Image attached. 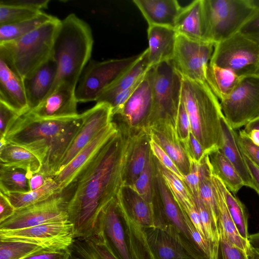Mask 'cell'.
<instances>
[{"mask_svg": "<svg viewBox=\"0 0 259 259\" xmlns=\"http://www.w3.org/2000/svg\"><path fill=\"white\" fill-rule=\"evenodd\" d=\"M118 128L60 193L67 203L75 239H85L94 234L101 211L123 185L135 134L120 125Z\"/></svg>", "mask_w": 259, "mask_h": 259, "instance_id": "1", "label": "cell"}, {"mask_svg": "<svg viewBox=\"0 0 259 259\" xmlns=\"http://www.w3.org/2000/svg\"><path fill=\"white\" fill-rule=\"evenodd\" d=\"M82 123L81 114L54 119H39L24 114L10 126L5 139L34 153L41 161L40 171L53 177Z\"/></svg>", "mask_w": 259, "mask_h": 259, "instance_id": "2", "label": "cell"}, {"mask_svg": "<svg viewBox=\"0 0 259 259\" xmlns=\"http://www.w3.org/2000/svg\"><path fill=\"white\" fill-rule=\"evenodd\" d=\"M93 44L92 31L86 22L72 13L61 20L51 54L57 74L50 93L61 83L76 88L90 60Z\"/></svg>", "mask_w": 259, "mask_h": 259, "instance_id": "3", "label": "cell"}, {"mask_svg": "<svg viewBox=\"0 0 259 259\" xmlns=\"http://www.w3.org/2000/svg\"><path fill=\"white\" fill-rule=\"evenodd\" d=\"M181 98L188 114L191 133L206 154L222 145L221 120L224 116L220 103L206 83L182 76Z\"/></svg>", "mask_w": 259, "mask_h": 259, "instance_id": "4", "label": "cell"}, {"mask_svg": "<svg viewBox=\"0 0 259 259\" xmlns=\"http://www.w3.org/2000/svg\"><path fill=\"white\" fill-rule=\"evenodd\" d=\"M153 206L154 227L174 237L197 259H213L209 244L182 212L156 166Z\"/></svg>", "mask_w": 259, "mask_h": 259, "instance_id": "5", "label": "cell"}, {"mask_svg": "<svg viewBox=\"0 0 259 259\" xmlns=\"http://www.w3.org/2000/svg\"><path fill=\"white\" fill-rule=\"evenodd\" d=\"M61 22L56 17L19 38L0 43V57L25 78L51 56Z\"/></svg>", "mask_w": 259, "mask_h": 259, "instance_id": "6", "label": "cell"}, {"mask_svg": "<svg viewBox=\"0 0 259 259\" xmlns=\"http://www.w3.org/2000/svg\"><path fill=\"white\" fill-rule=\"evenodd\" d=\"M209 41L215 44L239 32L256 11L249 0H203Z\"/></svg>", "mask_w": 259, "mask_h": 259, "instance_id": "7", "label": "cell"}, {"mask_svg": "<svg viewBox=\"0 0 259 259\" xmlns=\"http://www.w3.org/2000/svg\"><path fill=\"white\" fill-rule=\"evenodd\" d=\"M209 63L239 77L259 76V45L240 32L215 44Z\"/></svg>", "mask_w": 259, "mask_h": 259, "instance_id": "8", "label": "cell"}, {"mask_svg": "<svg viewBox=\"0 0 259 259\" xmlns=\"http://www.w3.org/2000/svg\"><path fill=\"white\" fill-rule=\"evenodd\" d=\"M103 61L90 60L83 69L75 88L78 102L97 101L102 93L119 77L140 57Z\"/></svg>", "mask_w": 259, "mask_h": 259, "instance_id": "9", "label": "cell"}, {"mask_svg": "<svg viewBox=\"0 0 259 259\" xmlns=\"http://www.w3.org/2000/svg\"><path fill=\"white\" fill-rule=\"evenodd\" d=\"M182 86V76L172 60L154 66L153 109L150 126L161 119L169 120L176 124Z\"/></svg>", "mask_w": 259, "mask_h": 259, "instance_id": "10", "label": "cell"}, {"mask_svg": "<svg viewBox=\"0 0 259 259\" xmlns=\"http://www.w3.org/2000/svg\"><path fill=\"white\" fill-rule=\"evenodd\" d=\"M154 66L151 67L136 89L118 108L112 111V119L132 134L149 133L153 109Z\"/></svg>", "mask_w": 259, "mask_h": 259, "instance_id": "11", "label": "cell"}, {"mask_svg": "<svg viewBox=\"0 0 259 259\" xmlns=\"http://www.w3.org/2000/svg\"><path fill=\"white\" fill-rule=\"evenodd\" d=\"M220 104L225 119L234 130L245 126L259 115V76L240 77Z\"/></svg>", "mask_w": 259, "mask_h": 259, "instance_id": "12", "label": "cell"}, {"mask_svg": "<svg viewBox=\"0 0 259 259\" xmlns=\"http://www.w3.org/2000/svg\"><path fill=\"white\" fill-rule=\"evenodd\" d=\"M0 240L26 242L49 250H70L75 237L73 226L67 221L19 229L0 230Z\"/></svg>", "mask_w": 259, "mask_h": 259, "instance_id": "13", "label": "cell"}, {"mask_svg": "<svg viewBox=\"0 0 259 259\" xmlns=\"http://www.w3.org/2000/svg\"><path fill=\"white\" fill-rule=\"evenodd\" d=\"M94 234L103 238L108 248L117 259H137L126 223L116 197L101 211Z\"/></svg>", "mask_w": 259, "mask_h": 259, "instance_id": "14", "label": "cell"}, {"mask_svg": "<svg viewBox=\"0 0 259 259\" xmlns=\"http://www.w3.org/2000/svg\"><path fill=\"white\" fill-rule=\"evenodd\" d=\"M214 46L212 42L194 40L178 34L172 59L176 69L182 76L205 82Z\"/></svg>", "mask_w": 259, "mask_h": 259, "instance_id": "15", "label": "cell"}, {"mask_svg": "<svg viewBox=\"0 0 259 259\" xmlns=\"http://www.w3.org/2000/svg\"><path fill=\"white\" fill-rule=\"evenodd\" d=\"M67 221H69L67 203L60 194L44 201L16 209L13 215L0 223V230L19 229Z\"/></svg>", "mask_w": 259, "mask_h": 259, "instance_id": "16", "label": "cell"}, {"mask_svg": "<svg viewBox=\"0 0 259 259\" xmlns=\"http://www.w3.org/2000/svg\"><path fill=\"white\" fill-rule=\"evenodd\" d=\"M81 115L82 124L58 165L54 176L63 169L102 129L112 121V108L106 103H96Z\"/></svg>", "mask_w": 259, "mask_h": 259, "instance_id": "17", "label": "cell"}, {"mask_svg": "<svg viewBox=\"0 0 259 259\" xmlns=\"http://www.w3.org/2000/svg\"><path fill=\"white\" fill-rule=\"evenodd\" d=\"M75 91V88L61 83L36 107L25 114L39 119L76 116L79 114Z\"/></svg>", "mask_w": 259, "mask_h": 259, "instance_id": "18", "label": "cell"}, {"mask_svg": "<svg viewBox=\"0 0 259 259\" xmlns=\"http://www.w3.org/2000/svg\"><path fill=\"white\" fill-rule=\"evenodd\" d=\"M149 134L170 157L183 176L188 175L191 170V161L178 137L175 124L168 119L158 120L151 125Z\"/></svg>", "mask_w": 259, "mask_h": 259, "instance_id": "19", "label": "cell"}, {"mask_svg": "<svg viewBox=\"0 0 259 259\" xmlns=\"http://www.w3.org/2000/svg\"><path fill=\"white\" fill-rule=\"evenodd\" d=\"M118 129L117 123L112 121L102 129L63 169L53 177L61 192L71 183L82 168L117 132Z\"/></svg>", "mask_w": 259, "mask_h": 259, "instance_id": "20", "label": "cell"}, {"mask_svg": "<svg viewBox=\"0 0 259 259\" xmlns=\"http://www.w3.org/2000/svg\"><path fill=\"white\" fill-rule=\"evenodd\" d=\"M156 168L185 215L195 229L207 241L195 199L183 181L163 166L155 158Z\"/></svg>", "mask_w": 259, "mask_h": 259, "instance_id": "21", "label": "cell"}, {"mask_svg": "<svg viewBox=\"0 0 259 259\" xmlns=\"http://www.w3.org/2000/svg\"><path fill=\"white\" fill-rule=\"evenodd\" d=\"M57 74V64L51 56L31 74L23 79L29 111L36 107L50 93Z\"/></svg>", "mask_w": 259, "mask_h": 259, "instance_id": "22", "label": "cell"}, {"mask_svg": "<svg viewBox=\"0 0 259 259\" xmlns=\"http://www.w3.org/2000/svg\"><path fill=\"white\" fill-rule=\"evenodd\" d=\"M152 259H197L186 247L164 230L156 227L144 229Z\"/></svg>", "mask_w": 259, "mask_h": 259, "instance_id": "23", "label": "cell"}, {"mask_svg": "<svg viewBox=\"0 0 259 259\" xmlns=\"http://www.w3.org/2000/svg\"><path fill=\"white\" fill-rule=\"evenodd\" d=\"M116 199L126 219L142 228L154 226L153 204L146 201L131 187L123 185Z\"/></svg>", "mask_w": 259, "mask_h": 259, "instance_id": "24", "label": "cell"}, {"mask_svg": "<svg viewBox=\"0 0 259 259\" xmlns=\"http://www.w3.org/2000/svg\"><path fill=\"white\" fill-rule=\"evenodd\" d=\"M0 101L20 115L29 111L22 78L0 57Z\"/></svg>", "mask_w": 259, "mask_h": 259, "instance_id": "25", "label": "cell"}, {"mask_svg": "<svg viewBox=\"0 0 259 259\" xmlns=\"http://www.w3.org/2000/svg\"><path fill=\"white\" fill-rule=\"evenodd\" d=\"M175 29L178 34L188 38L210 41L208 38L203 0H196L182 7L176 19Z\"/></svg>", "mask_w": 259, "mask_h": 259, "instance_id": "26", "label": "cell"}, {"mask_svg": "<svg viewBox=\"0 0 259 259\" xmlns=\"http://www.w3.org/2000/svg\"><path fill=\"white\" fill-rule=\"evenodd\" d=\"M178 33L174 28L148 26L147 38L148 58L151 67L165 61L172 60Z\"/></svg>", "mask_w": 259, "mask_h": 259, "instance_id": "27", "label": "cell"}, {"mask_svg": "<svg viewBox=\"0 0 259 259\" xmlns=\"http://www.w3.org/2000/svg\"><path fill=\"white\" fill-rule=\"evenodd\" d=\"M222 145L219 149L234 165L245 186L256 191V187L248 169L238 141V135L224 116L221 120Z\"/></svg>", "mask_w": 259, "mask_h": 259, "instance_id": "28", "label": "cell"}, {"mask_svg": "<svg viewBox=\"0 0 259 259\" xmlns=\"http://www.w3.org/2000/svg\"><path fill=\"white\" fill-rule=\"evenodd\" d=\"M148 26L175 28L176 19L182 7L176 0H133Z\"/></svg>", "mask_w": 259, "mask_h": 259, "instance_id": "29", "label": "cell"}, {"mask_svg": "<svg viewBox=\"0 0 259 259\" xmlns=\"http://www.w3.org/2000/svg\"><path fill=\"white\" fill-rule=\"evenodd\" d=\"M150 141V135L148 132L143 131L134 135L127 160L123 185H133L144 169L152 153Z\"/></svg>", "mask_w": 259, "mask_h": 259, "instance_id": "30", "label": "cell"}, {"mask_svg": "<svg viewBox=\"0 0 259 259\" xmlns=\"http://www.w3.org/2000/svg\"><path fill=\"white\" fill-rule=\"evenodd\" d=\"M151 67L146 49L139 58L100 96L96 103L108 104L116 96L134 85Z\"/></svg>", "mask_w": 259, "mask_h": 259, "instance_id": "31", "label": "cell"}, {"mask_svg": "<svg viewBox=\"0 0 259 259\" xmlns=\"http://www.w3.org/2000/svg\"><path fill=\"white\" fill-rule=\"evenodd\" d=\"M0 164L18 167L33 174L40 171L39 159L25 147L7 142L0 148Z\"/></svg>", "mask_w": 259, "mask_h": 259, "instance_id": "32", "label": "cell"}, {"mask_svg": "<svg viewBox=\"0 0 259 259\" xmlns=\"http://www.w3.org/2000/svg\"><path fill=\"white\" fill-rule=\"evenodd\" d=\"M240 77L232 70L209 63L206 82L221 101L226 99L238 83Z\"/></svg>", "mask_w": 259, "mask_h": 259, "instance_id": "33", "label": "cell"}, {"mask_svg": "<svg viewBox=\"0 0 259 259\" xmlns=\"http://www.w3.org/2000/svg\"><path fill=\"white\" fill-rule=\"evenodd\" d=\"M61 192V190L56 182L52 177H50L45 184L37 189L26 193H2L16 210L44 201L60 194Z\"/></svg>", "mask_w": 259, "mask_h": 259, "instance_id": "34", "label": "cell"}, {"mask_svg": "<svg viewBox=\"0 0 259 259\" xmlns=\"http://www.w3.org/2000/svg\"><path fill=\"white\" fill-rule=\"evenodd\" d=\"M213 174L224 183L233 194L244 186V183L234 165L218 149L209 155Z\"/></svg>", "mask_w": 259, "mask_h": 259, "instance_id": "35", "label": "cell"}, {"mask_svg": "<svg viewBox=\"0 0 259 259\" xmlns=\"http://www.w3.org/2000/svg\"><path fill=\"white\" fill-rule=\"evenodd\" d=\"M212 179L217 190L218 199L219 207L218 224L222 227L228 239L234 245L247 253L250 246L249 241L244 239L240 236L231 218L221 190L219 178L212 172Z\"/></svg>", "mask_w": 259, "mask_h": 259, "instance_id": "36", "label": "cell"}, {"mask_svg": "<svg viewBox=\"0 0 259 259\" xmlns=\"http://www.w3.org/2000/svg\"><path fill=\"white\" fill-rule=\"evenodd\" d=\"M70 251L81 259H117L97 234L85 239H75Z\"/></svg>", "mask_w": 259, "mask_h": 259, "instance_id": "37", "label": "cell"}, {"mask_svg": "<svg viewBox=\"0 0 259 259\" xmlns=\"http://www.w3.org/2000/svg\"><path fill=\"white\" fill-rule=\"evenodd\" d=\"M0 165V192L8 194L31 191L29 179L32 174L18 167Z\"/></svg>", "mask_w": 259, "mask_h": 259, "instance_id": "38", "label": "cell"}, {"mask_svg": "<svg viewBox=\"0 0 259 259\" xmlns=\"http://www.w3.org/2000/svg\"><path fill=\"white\" fill-rule=\"evenodd\" d=\"M55 17L42 11L32 18L0 25V43L19 38Z\"/></svg>", "mask_w": 259, "mask_h": 259, "instance_id": "39", "label": "cell"}, {"mask_svg": "<svg viewBox=\"0 0 259 259\" xmlns=\"http://www.w3.org/2000/svg\"><path fill=\"white\" fill-rule=\"evenodd\" d=\"M220 180V185L229 212L240 236L248 240V217L241 201L233 195Z\"/></svg>", "mask_w": 259, "mask_h": 259, "instance_id": "40", "label": "cell"}, {"mask_svg": "<svg viewBox=\"0 0 259 259\" xmlns=\"http://www.w3.org/2000/svg\"><path fill=\"white\" fill-rule=\"evenodd\" d=\"M155 169V159L152 153H151L144 169L135 183L133 185L130 186L143 199L152 204L154 196Z\"/></svg>", "mask_w": 259, "mask_h": 259, "instance_id": "41", "label": "cell"}, {"mask_svg": "<svg viewBox=\"0 0 259 259\" xmlns=\"http://www.w3.org/2000/svg\"><path fill=\"white\" fill-rule=\"evenodd\" d=\"M42 249L28 242L0 240V259H23Z\"/></svg>", "mask_w": 259, "mask_h": 259, "instance_id": "42", "label": "cell"}, {"mask_svg": "<svg viewBox=\"0 0 259 259\" xmlns=\"http://www.w3.org/2000/svg\"><path fill=\"white\" fill-rule=\"evenodd\" d=\"M41 12L23 6L8 5L0 2V25L29 19Z\"/></svg>", "mask_w": 259, "mask_h": 259, "instance_id": "43", "label": "cell"}, {"mask_svg": "<svg viewBox=\"0 0 259 259\" xmlns=\"http://www.w3.org/2000/svg\"><path fill=\"white\" fill-rule=\"evenodd\" d=\"M220 241L217 259H248L246 252L232 243L218 224Z\"/></svg>", "mask_w": 259, "mask_h": 259, "instance_id": "44", "label": "cell"}, {"mask_svg": "<svg viewBox=\"0 0 259 259\" xmlns=\"http://www.w3.org/2000/svg\"><path fill=\"white\" fill-rule=\"evenodd\" d=\"M208 158L209 155H207L199 163L191 161L190 171L184 176L183 182L194 198L199 197L200 180Z\"/></svg>", "mask_w": 259, "mask_h": 259, "instance_id": "45", "label": "cell"}, {"mask_svg": "<svg viewBox=\"0 0 259 259\" xmlns=\"http://www.w3.org/2000/svg\"><path fill=\"white\" fill-rule=\"evenodd\" d=\"M175 128L178 137L185 148L191 133V126L188 114L182 98L176 118Z\"/></svg>", "mask_w": 259, "mask_h": 259, "instance_id": "46", "label": "cell"}, {"mask_svg": "<svg viewBox=\"0 0 259 259\" xmlns=\"http://www.w3.org/2000/svg\"><path fill=\"white\" fill-rule=\"evenodd\" d=\"M150 145L153 155L159 163L183 181L184 177L181 173L174 161L162 148L154 141L151 137Z\"/></svg>", "mask_w": 259, "mask_h": 259, "instance_id": "47", "label": "cell"}, {"mask_svg": "<svg viewBox=\"0 0 259 259\" xmlns=\"http://www.w3.org/2000/svg\"><path fill=\"white\" fill-rule=\"evenodd\" d=\"M20 115L13 108L0 101V138H5L10 126Z\"/></svg>", "mask_w": 259, "mask_h": 259, "instance_id": "48", "label": "cell"}, {"mask_svg": "<svg viewBox=\"0 0 259 259\" xmlns=\"http://www.w3.org/2000/svg\"><path fill=\"white\" fill-rule=\"evenodd\" d=\"M238 135L242 150L254 161L259 164V146L254 143L243 130L240 131Z\"/></svg>", "mask_w": 259, "mask_h": 259, "instance_id": "49", "label": "cell"}, {"mask_svg": "<svg viewBox=\"0 0 259 259\" xmlns=\"http://www.w3.org/2000/svg\"><path fill=\"white\" fill-rule=\"evenodd\" d=\"M190 161L200 163L207 155L199 141L192 133L190 134L189 139L187 146L185 147Z\"/></svg>", "mask_w": 259, "mask_h": 259, "instance_id": "50", "label": "cell"}, {"mask_svg": "<svg viewBox=\"0 0 259 259\" xmlns=\"http://www.w3.org/2000/svg\"><path fill=\"white\" fill-rule=\"evenodd\" d=\"M239 32L259 45V10H256Z\"/></svg>", "mask_w": 259, "mask_h": 259, "instance_id": "51", "label": "cell"}, {"mask_svg": "<svg viewBox=\"0 0 259 259\" xmlns=\"http://www.w3.org/2000/svg\"><path fill=\"white\" fill-rule=\"evenodd\" d=\"M70 250H49L42 249L23 259H70Z\"/></svg>", "mask_w": 259, "mask_h": 259, "instance_id": "52", "label": "cell"}, {"mask_svg": "<svg viewBox=\"0 0 259 259\" xmlns=\"http://www.w3.org/2000/svg\"><path fill=\"white\" fill-rule=\"evenodd\" d=\"M49 0H9L1 1V3L8 5H20L39 11H44L48 7Z\"/></svg>", "mask_w": 259, "mask_h": 259, "instance_id": "53", "label": "cell"}, {"mask_svg": "<svg viewBox=\"0 0 259 259\" xmlns=\"http://www.w3.org/2000/svg\"><path fill=\"white\" fill-rule=\"evenodd\" d=\"M243 131L254 143L259 146V115L248 122Z\"/></svg>", "mask_w": 259, "mask_h": 259, "instance_id": "54", "label": "cell"}, {"mask_svg": "<svg viewBox=\"0 0 259 259\" xmlns=\"http://www.w3.org/2000/svg\"><path fill=\"white\" fill-rule=\"evenodd\" d=\"M16 209L7 198L0 192V223L13 215Z\"/></svg>", "mask_w": 259, "mask_h": 259, "instance_id": "55", "label": "cell"}, {"mask_svg": "<svg viewBox=\"0 0 259 259\" xmlns=\"http://www.w3.org/2000/svg\"><path fill=\"white\" fill-rule=\"evenodd\" d=\"M242 151L248 169L256 185V192L259 195V164L254 161L242 150Z\"/></svg>", "mask_w": 259, "mask_h": 259, "instance_id": "56", "label": "cell"}, {"mask_svg": "<svg viewBox=\"0 0 259 259\" xmlns=\"http://www.w3.org/2000/svg\"><path fill=\"white\" fill-rule=\"evenodd\" d=\"M48 177L41 171L32 175L29 179V184L31 191L41 187L45 183Z\"/></svg>", "mask_w": 259, "mask_h": 259, "instance_id": "57", "label": "cell"}, {"mask_svg": "<svg viewBox=\"0 0 259 259\" xmlns=\"http://www.w3.org/2000/svg\"><path fill=\"white\" fill-rule=\"evenodd\" d=\"M248 241L250 245L259 251V232L249 235Z\"/></svg>", "mask_w": 259, "mask_h": 259, "instance_id": "58", "label": "cell"}, {"mask_svg": "<svg viewBox=\"0 0 259 259\" xmlns=\"http://www.w3.org/2000/svg\"><path fill=\"white\" fill-rule=\"evenodd\" d=\"M246 253L248 259H259V251L251 245Z\"/></svg>", "mask_w": 259, "mask_h": 259, "instance_id": "59", "label": "cell"}, {"mask_svg": "<svg viewBox=\"0 0 259 259\" xmlns=\"http://www.w3.org/2000/svg\"><path fill=\"white\" fill-rule=\"evenodd\" d=\"M249 1L256 10H259V0H249Z\"/></svg>", "mask_w": 259, "mask_h": 259, "instance_id": "60", "label": "cell"}, {"mask_svg": "<svg viewBox=\"0 0 259 259\" xmlns=\"http://www.w3.org/2000/svg\"><path fill=\"white\" fill-rule=\"evenodd\" d=\"M70 259H81L78 257H77L76 256H74L71 254V256Z\"/></svg>", "mask_w": 259, "mask_h": 259, "instance_id": "61", "label": "cell"}]
</instances>
